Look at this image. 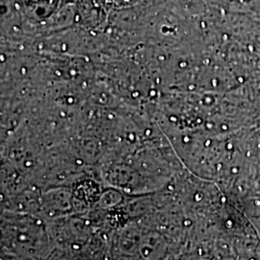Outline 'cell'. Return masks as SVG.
<instances>
[{"label": "cell", "mask_w": 260, "mask_h": 260, "mask_svg": "<svg viewBox=\"0 0 260 260\" xmlns=\"http://www.w3.org/2000/svg\"><path fill=\"white\" fill-rule=\"evenodd\" d=\"M1 260H26L17 256V255H14V254H11V253H7V252H3L1 251Z\"/></svg>", "instance_id": "cell-2"}, {"label": "cell", "mask_w": 260, "mask_h": 260, "mask_svg": "<svg viewBox=\"0 0 260 260\" xmlns=\"http://www.w3.org/2000/svg\"><path fill=\"white\" fill-rule=\"evenodd\" d=\"M1 213V251L23 259H47L55 249L48 222L31 214Z\"/></svg>", "instance_id": "cell-1"}]
</instances>
